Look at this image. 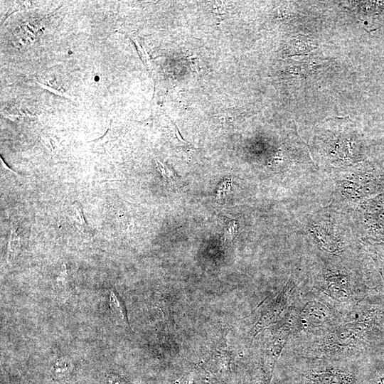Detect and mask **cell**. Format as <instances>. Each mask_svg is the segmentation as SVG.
I'll list each match as a JSON object with an SVG mask.
<instances>
[{"label":"cell","mask_w":384,"mask_h":384,"mask_svg":"<svg viewBox=\"0 0 384 384\" xmlns=\"http://www.w3.org/2000/svg\"><path fill=\"white\" fill-rule=\"evenodd\" d=\"M294 358L356 361L384 349V295L369 294L345 305L327 326L293 335Z\"/></svg>","instance_id":"cell-1"},{"label":"cell","mask_w":384,"mask_h":384,"mask_svg":"<svg viewBox=\"0 0 384 384\" xmlns=\"http://www.w3.org/2000/svg\"><path fill=\"white\" fill-rule=\"evenodd\" d=\"M360 361L294 358V380L297 384H362Z\"/></svg>","instance_id":"cell-2"},{"label":"cell","mask_w":384,"mask_h":384,"mask_svg":"<svg viewBox=\"0 0 384 384\" xmlns=\"http://www.w3.org/2000/svg\"><path fill=\"white\" fill-rule=\"evenodd\" d=\"M343 306L319 291L306 294L289 306L295 321L292 336L311 334L327 326L336 319Z\"/></svg>","instance_id":"cell-3"},{"label":"cell","mask_w":384,"mask_h":384,"mask_svg":"<svg viewBox=\"0 0 384 384\" xmlns=\"http://www.w3.org/2000/svg\"><path fill=\"white\" fill-rule=\"evenodd\" d=\"M277 326L272 329L262 351L260 384H270L277 362L294 331V314L289 306Z\"/></svg>","instance_id":"cell-4"},{"label":"cell","mask_w":384,"mask_h":384,"mask_svg":"<svg viewBox=\"0 0 384 384\" xmlns=\"http://www.w3.org/2000/svg\"><path fill=\"white\" fill-rule=\"evenodd\" d=\"M295 284L289 280L279 293L265 305L260 312L259 319L248 333L250 343L259 333L282 319V315L289 308V298L293 294Z\"/></svg>","instance_id":"cell-5"},{"label":"cell","mask_w":384,"mask_h":384,"mask_svg":"<svg viewBox=\"0 0 384 384\" xmlns=\"http://www.w3.org/2000/svg\"><path fill=\"white\" fill-rule=\"evenodd\" d=\"M231 357L227 349L225 342L220 343L214 348L210 360H208V368L210 371L220 378L222 382H225V377L230 373V363Z\"/></svg>","instance_id":"cell-6"},{"label":"cell","mask_w":384,"mask_h":384,"mask_svg":"<svg viewBox=\"0 0 384 384\" xmlns=\"http://www.w3.org/2000/svg\"><path fill=\"white\" fill-rule=\"evenodd\" d=\"M71 219L73 227L80 237L90 239L94 235V230L86 223L82 206L79 202L75 201L72 204Z\"/></svg>","instance_id":"cell-7"},{"label":"cell","mask_w":384,"mask_h":384,"mask_svg":"<svg viewBox=\"0 0 384 384\" xmlns=\"http://www.w3.org/2000/svg\"><path fill=\"white\" fill-rule=\"evenodd\" d=\"M109 302L113 316L117 322L122 326L129 327V321L127 310L123 299L118 292L113 288L110 290Z\"/></svg>","instance_id":"cell-8"},{"label":"cell","mask_w":384,"mask_h":384,"mask_svg":"<svg viewBox=\"0 0 384 384\" xmlns=\"http://www.w3.org/2000/svg\"><path fill=\"white\" fill-rule=\"evenodd\" d=\"M21 247V237L16 228L11 230L7 245V262H13L19 255Z\"/></svg>","instance_id":"cell-9"},{"label":"cell","mask_w":384,"mask_h":384,"mask_svg":"<svg viewBox=\"0 0 384 384\" xmlns=\"http://www.w3.org/2000/svg\"><path fill=\"white\" fill-rule=\"evenodd\" d=\"M289 52L294 53H302L312 49L313 45L307 38H298L294 40V44L291 46Z\"/></svg>","instance_id":"cell-10"},{"label":"cell","mask_w":384,"mask_h":384,"mask_svg":"<svg viewBox=\"0 0 384 384\" xmlns=\"http://www.w3.org/2000/svg\"><path fill=\"white\" fill-rule=\"evenodd\" d=\"M68 274L65 263H63L60 273L56 279V283L60 289H66L68 285Z\"/></svg>","instance_id":"cell-11"},{"label":"cell","mask_w":384,"mask_h":384,"mask_svg":"<svg viewBox=\"0 0 384 384\" xmlns=\"http://www.w3.org/2000/svg\"><path fill=\"white\" fill-rule=\"evenodd\" d=\"M230 182L228 179H225V181L220 185L217 193H216V198L219 201H222L224 200L226 193L230 191Z\"/></svg>","instance_id":"cell-12"},{"label":"cell","mask_w":384,"mask_h":384,"mask_svg":"<svg viewBox=\"0 0 384 384\" xmlns=\"http://www.w3.org/2000/svg\"><path fill=\"white\" fill-rule=\"evenodd\" d=\"M237 230V225L235 221H231L227 224L225 227L224 231V239L225 241L227 240H231L234 236Z\"/></svg>","instance_id":"cell-13"},{"label":"cell","mask_w":384,"mask_h":384,"mask_svg":"<svg viewBox=\"0 0 384 384\" xmlns=\"http://www.w3.org/2000/svg\"><path fill=\"white\" fill-rule=\"evenodd\" d=\"M366 384H384V371L370 378Z\"/></svg>","instance_id":"cell-14"},{"label":"cell","mask_w":384,"mask_h":384,"mask_svg":"<svg viewBox=\"0 0 384 384\" xmlns=\"http://www.w3.org/2000/svg\"><path fill=\"white\" fill-rule=\"evenodd\" d=\"M38 84L43 88L50 91V92L52 93H54L55 95H58V96H60V97H66V98H68V99H72V97L70 96H69L68 95H66L65 93H63L54 88H52L50 87H48V86H46V85L44 84H41L40 82H38Z\"/></svg>","instance_id":"cell-15"},{"label":"cell","mask_w":384,"mask_h":384,"mask_svg":"<svg viewBox=\"0 0 384 384\" xmlns=\"http://www.w3.org/2000/svg\"><path fill=\"white\" fill-rule=\"evenodd\" d=\"M41 142L43 143L46 149L50 153L53 152L54 151V147L50 139L48 137L43 136V135H41Z\"/></svg>","instance_id":"cell-16"},{"label":"cell","mask_w":384,"mask_h":384,"mask_svg":"<svg viewBox=\"0 0 384 384\" xmlns=\"http://www.w3.org/2000/svg\"><path fill=\"white\" fill-rule=\"evenodd\" d=\"M173 124H174V129L176 130V134H176V137L178 141H180L181 142L183 143L184 144H187V142L185 140H183V139L181 137L178 127L176 126V124L174 123Z\"/></svg>","instance_id":"cell-17"},{"label":"cell","mask_w":384,"mask_h":384,"mask_svg":"<svg viewBox=\"0 0 384 384\" xmlns=\"http://www.w3.org/2000/svg\"><path fill=\"white\" fill-rule=\"evenodd\" d=\"M4 117L8 118L11 119V121H15L16 119H19L20 117H21L20 115H14V114H8V115H4Z\"/></svg>","instance_id":"cell-18"},{"label":"cell","mask_w":384,"mask_h":384,"mask_svg":"<svg viewBox=\"0 0 384 384\" xmlns=\"http://www.w3.org/2000/svg\"><path fill=\"white\" fill-rule=\"evenodd\" d=\"M112 384H127L122 379L116 378L112 380Z\"/></svg>","instance_id":"cell-19"},{"label":"cell","mask_w":384,"mask_h":384,"mask_svg":"<svg viewBox=\"0 0 384 384\" xmlns=\"http://www.w3.org/2000/svg\"><path fill=\"white\" fill-rule=\"evenodd\" d=\"M380 272L384 281V262H383L380 265Z\"/></svg>","instance_id":"cell-20"},{"label":"cell","mask_w":384,"mask_h":384,"mask_svg":"<svg viewBox=\"0 0 384 384\" xmlns=\"http://www.w3.org/2000/svg\"><path fill=\"white\" fill-rule=\"evenodd\" d=\"M1 165L4 166L7 170H9L10 171L17 174L14 171L11 170L10 168H9L6 164L4 163V161L2 160V158L1 157Z\"/></svg>","instance_id":"cell-21"}]
</instances>
